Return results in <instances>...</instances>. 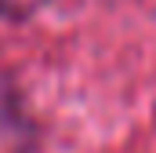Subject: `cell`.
<instances>
[{
	"instance_id": "1",
	"label": "cell",
	"mask_w": 156,
	"mask_h": 153,
	"mask_svg": "<svg viewBox=\"0 0 156 153\" xmlns=\"http://www.w3.org/2000/svg\"><path fill=\"white\" fill-rule=\"evenodd\" d=\"M22 15H26V11H22L15 0H0V18H15V22H18Z\"/></svg>"
}]
</instances>
